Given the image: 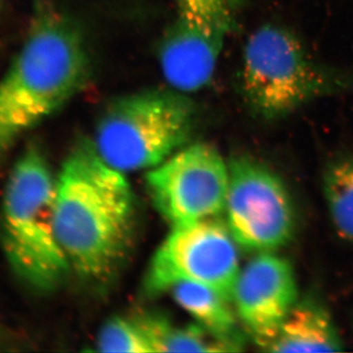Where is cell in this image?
Masks as SVG:
<instances>
[{
	"label": "cell",
	"mask_w": 353,
	"mask_h": 353,
	"mask_svg": "<svg viewBox=\"0 0 353 353\" xmlns=\"http://www.w3.org/2000/svg\"><path fill=\"white\" fill-rule=\"evenodd\" d=\"M323 192L336 232L353 243V157L340 158L327 167Z\"/></svg>",
	"instance_id": "cell-14"
},
{
	"label": "cell",
	"mask_w": 353,
	"mask_h": 353,
	"mask_svg": "<svg viewBox=\"0 0 353 353\" xmlns=\"http://www.w3.org/2000/svg\"><path fill=\"white\" fill-rule=\"evenodd\" d=\"M236 245L215 217L172 227L148 266L145 290L155 296L179 283H196L232 301L241 272Z\"/></svg>",
	"instance_id": "cell-6"
},
{
	"label": "cell",
	"mask_w": 353,
	"mask_h": 353,
	"mask_svg": "<svg viewBox=\"0 0 353 353\" xmlns=\"http://www.w3.org/2000/svg\"><path fill=\"white\" fill-rule=\"evenodd\" d=\"M148 194L171 226L216 217L226 205L229 166L208 143L174 153L145 175Z\"/></svg>",
	"instance_id": "cell-9"
},
{
	"label": "cell",
	"mask_w": 353,
	"mask_h": 353,
	"mask_svg": "<svg viewBox=\"0 0 353 353\" xmlns=\"http://www.w3.org/2000/svg\"><path fill=\"white\" fill-rule=\"evenodd\" d=\"M241 0H173L174 19L160 43L165 80L185 94L208 85L236 28Z\"/></svg>",
	"instance_id": "cell-7"
},
{
	"label": "cell",
	"mask_w": 353,
	"mask_h": 353,
	"mask_svg": "<svg viewBox=\"0 0 353 353\" xmlns=\"http://www.w3.org/2000/svg\"><path fill=\"white\" fill-rule=\"evenodd\" d=\"M97 347L101 352H153L150 341L136 318H111L99 331Z\"/></svg>",
	"instance_id": "cell-15"
},
{
	"label": "cell",
	"mask_w": 353,
	"mask_h": 353,
	"mask_svg": "<svg viewBox=\"0 0 353 353\" xmlns=\"http://www.w3.org/2000/svg\"><path fill=\"white\" fill-rule=\"evenodd\" d=\"M136 320L148 336L153 352H231L201 326H176L155 314L141 315Z\"/></svg>",
	"instance_id": "cell-13"
},
{
	"label": "cell",
	"mask_w": 353,
	"mask_h": 353,
	"mask_svg": "<svg viewBox=\"0 0 353 353\" xmlns=\"http://www.w3.org/2000/svg\"><path fill=\"white\" fill-rule=\"evenodd\" d=\"M55 185L43 152L32 145L11 171L2 202L7 259L16 274L39 290L54 289L71 267L55 236Z\"/></svg>",
	"instance_id": "cell-3"
},
{
	"label": "cell",
	"mask_w": 353,
	"mask_h": 353,
	"mask_svg": "<svg viewBox=\"0 0 353 353\" xmlns=\"http://www.w3.org/2000/svg\"><path fill=\"white\" fill-rule=\"evenodd\" d=\"M232 301L241 324L264 347L299 301L292 264L270 252L260 253L241 269Z\"/></svg>",
	"instance_id": "cell-10"
},
{
	"label": "cell",
	"mask_w": 353,
	"mask_h": 353,
	"mask_svg": "<svg viewBox=\"0 0 353 353\" xmlns=\"http://www.w3.org/2000/svg\"><path fill=\"white\" fill-rule=\"evenodd\" d=\"M228 166L226 225L236 245L266 252L289 243L296 213L280 176L250 157L234 158Z\"/></svg>",
	"instance_id": "cell-8"
},
{
	"label": "cell",
	"mask_w": 353,
	"mask_h": 353,
	"mask_svg": "<svg viewBox=\"0 0 353 353\" xmlns=\"http://www.w3.org/2000/svg\"><path fill=\"white\" fill-rule=\"evenodd\" d=\"M176 303L196 319L204 331L229 348L240 352L243 339L231 301L206 285L179 283L169 290Z\"/></svg>",
	"instance_id": "cell-12"
},
{
	"label": "cell",
	"mask_w": 353,
	"mask_h": 353,
	"mask_svg": "<svg viewBox=\"0 0 353 353\" xmlns=\"http://www.w3.org/2000/svg\"><path fill=\"white\" fill-rule=\"evenodd\" d=\"M134 199L125 173L106 163L92 141L65 160L55 185V236L70 266L105 283L126 259L134 233Z\"/></svg>",
	"instance_id": "cell-1"
},
{
	"label": "cell",
	"mask_w": 353,
	"mask_h": 353,
	"mask_svg": "<svg viewBox=\"0 0 353 353\" xmlns=\"http://www.w3.org/2000/svg\"><path fill=\"white\" fill-rule=\"evenodd\" d=\"M264 348L271 352H336L343 350V343L329 311L307 299L296 301Z\"/></svg>",
	"instance_id": "cell-11"
},
{
	"label": "cell",
	"mask_w": 353,
	"mask_h": 353,
	"mask_svg": "<svg viewBox=\"0 0 353 353\" xmlns=\"http://www.w3.org/2000/svg\"><path fill=\"white\" fill-rule=\"evenodd\" d=\"M185 92L148 90L122 95L104 108L92 141L116 170H150L189 141L196 109Z\"/></svg>",
	"instance_id": "cell-4"
},
{
	"label": "cell",
	"mask_w": 353,
	"mask_h": 353,
	"mask_svg": "<svg viewBox=\"0 0 353 353\" xmlns=\"http://www.w3.org/2000/svg\"><path fill=\"white\" fill-rule=\"evenodd\" d=\"M31 31L0 81V150L59 110L85 88L90 57L71 18L39 3Z\"/></svg>",
	"instance_id": "cell-2"
},
{
	"label": "cell",
	"mask_w": 353,
	"mask_h": 353,
	"mask_svg": "<svg viewBox=\"0 0 353 353\" xmlns=\"http://www.w3.org/2000/svg\"><path fill=\"white\" fill-rule=\"evenodd\" d=\"M241 85L253 112L267 120L285 117L345 85L316 63L296 34L275 25L259 28L248 39Z\"/></svg>",
	"instance_id": "cell-5"
}]
</instances>
